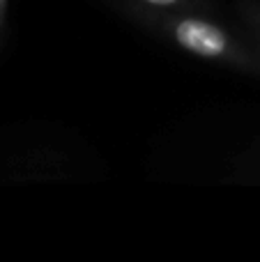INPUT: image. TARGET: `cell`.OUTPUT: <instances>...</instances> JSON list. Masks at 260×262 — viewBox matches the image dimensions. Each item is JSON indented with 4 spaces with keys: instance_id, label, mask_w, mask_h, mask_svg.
I'll return each mask as SVG.
<instances>
[{
    "instance_id": "1",
    "label": "cell",
    "mask_w": 260,
    "mask_h": 262,
    "mask_svg": "<svg viewBox=\"0 0 260 262\" xmlns=\"http://www.w3.org/2000/svg\"><path fill=\"white\" fill-rule=\"evenodd\" d=\"M173 37L182 49L203 55V58H221L228 53L226 32L203 18H180L173 28Z\"/></svg>"
},
{
    "instance_id": "3",
    "label": "cell",
    "mask_w": 260,
    "mask_h": 262,
    "mask_svg": "<svg viewBox=\"0 0 260 262\" xmlns=\"http://www.w3.org/2000/svg\"><path fill=\"white\" fill-rule=\"evenodd\" d=\"M5 9H7V0H0V21L5 16Z\"/></svg>"
},
{
    "instance_id": "2",
    "label": "cell",
    "mask_w": 260,
    "mask_h": 262,
    "mask_svg": "<svg viewBox=\"0 0 260 262\" xmlns=\"http://www.w3.org/2000/svg\"><path fill=\"white\" fill-rule=\"evenodd\" d=\"M143 3L152 5V7H173V5H178L180 0H143Z\"/></svg>"
}]
</instances>
